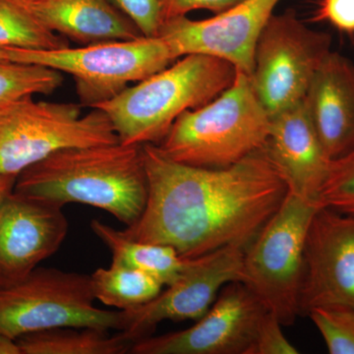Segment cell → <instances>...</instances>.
Segmentation results:
<instances>
[{"label":"cell","mask_w":354,"mask_h":354,"mask_svg":"<svg viewBox=\"0 0 354 354\" xmlns=\"http://www.w3.org/2000/svg\"><path fill=\"white\" fill-rule=\"evenodd\" d=\"M145 209L123 230L135 241L174 247L193 259L225 247L245 250L288 194L264 149L223 169L192 167L143 145Z\"/></svg>","instance_id":"obj_1"},{"label":"cell","mask_w":354,"mask_h":354,"mask_svg":"<svg viewBox=\"0 0 354 354\" xmlns=\"http://www.w3.org/2000/svg\"><path fill=\"white\" fill-rule=\"evenodd\" d=\"M14 192L62 206L88 205L130 227L148 198L143 145L118 142L57 151L20 172Z\"/></svg>","instance_id":"obj_2"},{"label":"cell","mask_w":354,"mask_h":354,"mask_svg":"<svg viewBox=\"0 0 354 354\" xmlns=\"http://www.w3.org/2000/svg\"><path fill=\"white\" fill-rule=\"evenodd\" d=\"M236 74L221 58L184 55L95 109L108 114L120 143L158 145L181 114L215 99Z\"/></svg>","instance_id":"obj_3"},{"label":"cell","mask_w":354,"mask_h":354,"mask_svg":"<svg viewBox=\"0 0 354 354\" xmlns=\"http://www.w3.org/2000/svg\"><path fill=\"white\" fill-rule=\"evenodd\" d=\"M271 125L250 77L237 71L234 83L200 108L181 114L158 144L180 164L223 169L265 146Z\"/></svg>","instance_id":"obj_4"},{"label":"cell","mask_w":354,"mask_h":354,"mask_svg":"<svg viewBox=\"0 0 354 354\" xmlns=\"http://www.w3.org/2000/svg\"><path fill=\"white\" fill-rule=\"evenodd\" d=\"M7 59L37 64L69 74L81 106L97 108L131 83H138L178 59L160 37L109 41L58 50L6 48Z\"/></svg>","instance_id":"obj_5"},{"label":"cell","mask_w":354,"mask_h":354,"mask_svg":"<svg viewBox=\"0 0 354 354\" xmlns=\"http://www.w3.org/2000/svg\"><path fill=\"white\" fill-rule=\"evenodd\" d=\"M120 142L108 114L73 102L26 97L0 109V174L20 172L57 151Z\"/></svg>","instance_id":"obj_6"},{"label":"cell","mask_w":354,"mask_h":354,"mask_svg":"<svg viewBox=\"0 0 354 354\" xmlns=\"http://www.w3.org/2000/svg\"><path fill=\"white\" fill-rule=\"evenodd\" d=\"M91 276L38 267L24 279L0 288V333L22 335L57 328L122 330L123 311L95 306Z\"/></svg>","instance_id":"obj_7"},{"label":"cell","mask_w":354,"mask_h":354,"mask_svg":"<svg viewBox=\"0 0 354 354\" xmlns=\"http://www.w3.org/2000/svg\"><path fill=\"white\" fill-rule=\"evenodd\" d=\"M319 201L288 192L278 211L244 250V285L278 318L291 326L299 316L305 239Z\"/></svg>","instance_id":"obj_8"},{"label":"cell","mask_w":354,"mask_h":354,"mask_svg":"<svg viewBox=\"0 0 354 354\" xmlns=\"http://www.w3.org/2000/svg\"><path fill=\"white\" fill-rule=\"evenodd\" d=\"M330 48V35L311 29L293 11L272 14L258 39L249 75L271 118L304 101Z\"/></svg>","instance_id":"obj_9"},{"label":"cell","mask_w":354,"mask_h":354,"mask_svg":"<svg viewBox=\"0 0 354 354\" xmlns=\"http://www.w3.org/2000/svg\"><path fill=\"white\" fill-rule=\"evenodd\" d=\"M243 249L225 247L190 260L181 276L155 299L124 312L120 332L132 342L151 337L164 321L199 320L215 302L221 288L244 281Z\"/></svg>","instance_id":"obj_10"},{"label":"cell","mask_w":354,"mask_h":354,"mask_svg":"<svg viewBox=\"0 0 354 354\" xmlns=\"http://www.w3.org/2000/svg\"><path fill=\"white\" fill-rule=\"evenodd\" d=\"M299 315L316 308L354 310V216L320 207L304 251Z\"/></svg>","instance_id":"obj_11"},{"label":"cell","mask_w":354,"mask_h":354,"mask_svg":"<svg viewBox=\"0 0 354 354\" xmlns=\"http://www.w3.org/2000/svg\"><path fill=\"white\" fill-rule=\"evenodd\" d=\"M263 302L241 281L221 288L204 316L188 329L135 342L133 354H247L267 313Z\"/></svg>","instance_id":"obj_12"},{"label":"cell","mask_w":354,"mask_h":354,"mask_svg":"<svg viewBox=\"0 0 354 354\" xmlns=\"http://www.w3.org/2000/svg\"><path fill=\"white\" fill-rule=\"evenodd\" d=\"M279 1L243 0L209 19L176 18L162 25L158 37L169 44L176 58L209 55L250 75L258 39Z\"/></svg>","instance_id":"obj_13"},{"label":"cell","mask_w":354,"mask_h":354,"mask_svg":"<svg viewBox=\"0 0 354 354\" xmlns=\"http://www.w3.org/2000/svg\"><path fill=\"white\" fill-rule=\"evenodd\" d=\"M62 205L11 193L0 204V288L29 276L68 234Z\"/></svg>","instance_id":"obj_14"},{"label":"cell","mask_w":354,"mask_h":354,"mask_svg":"<svg viewBox=\"0 0 354 354\" xmlns=\"http://www.w3.org/2000/svg\"><path fill=\"white\" fill-rule=\"evenodd\" d=\"M288 192L319 201V192L330 164L304 101L271 118L263 147Z\"/></svg>","instance_id":"obj_15"},{"label":"cell","mask_w":354,"mask_h":354,"mask_svg":"<svg viewBox=\"0 0 354 354\" xmlns=\"http://www.w3.org/2000/svg\"><path fill=\"white\" fill-rule=\"evenodd\" d=\"M305 109L330 160L354 148V64L330 51L304 100Z\"/></svg>","instance_id":"obj_16"},{"label":"cell","mask_w":354,"mask_h":354,"mask_svg":"<svg viewBox=\"0 0 354 354\" xmlns=\"http://www.w3.org/2000/svg\"><path fill=\"white\" fill-rule=\"evenodd\" d=\"M22 1L48 30L80 46L144 37L109 0Z\"/></svg>","instance_id":"obj_17"},{"label":"cell","mask_w":354,"mask_h":354,"mask_svg":"<svg viewBox=\"0 0 354 354\" xmlns=\"http://www.w3.org/2000/svg\"><path fill=\"white\" fill-rule=\"evenodd\" d=\"M90 225L111 250L114 262L141 270L165 286L174 283L189 264L191 259L181 257L174 247L135 241L123 230H115L101 221L93 220Z\"/></svg>","instance_id":"obj_18"},{"label":"cell","mask_w":354,"mask_h":354,"mask_svg":"<svg viewBox=\"0 0 354 354\" xmlns=\"http://www.w3.org/2000/svg\"><path fill=\"white\" fill-rule=\"evenodd\" d=\"M94 328H57L18 337L22 354H123L133 344L122 333Z\"/></svg>","instance_id":"obj_19"},{"label":"cell","mask_w":354,"mask_h":354,"mask_svg":"<svg viewBox=\"0 0 354 354\" xmlns=\"http://www.w3.org/2000/svg\"><path fill=\"white\" fill-rule=\"evenodd\" d=\"M95 300L121 311H131L152 301L162 292V281L155 277L118 262L99 268L91 274Z\"/></svg>","instance_id":"obj_20"},{"label":"cell","mask_w":354,"mask_h":354,"mask_svg":"<svg viewBox=\"0 0 354 354\" xmlns=\"http://www.w3.org/2000/svg\"><path fill=\"white\" fill-rule=\"evenodd\" d=\"M0 46L58 50L69 41L41 24L22 0H0Z\"/></svg>","instance_id":"obj_21"},{"label":"cell","mask_w":354,"mask_h":354,"mask_svg":"<svg viewBox=\"0 0 354 354\" xmlns=\"http://www.w3.org/2000/svg\"><path fill=\"white\" fill-rule=\"evenodd\" d=\"M64 81V73L50 67L0 60V109L34 95L53 94Z\"/></svg>","instance_id":"obj_22"},{"label":"cell","mask_w":354,"mask_h":354,"mask_svg":"<svg viewBox=\"0 0 354 354\" xmlns=\"http://www.w3.org/2000/svg\"><path fill=\"white\" fill-rule=\"evenodd\" d=\"M318 200L324 207L354 216V148L330 160Z\"/></svg>","instance_id":"obj_23"},{"label":"cell","mask_w":354,"mask_h":354,"mask_svg":"<svg viewBox=\"0 0 354 354\" xmlns=\"http://www.w3.org/2000/svg\"><path fill=\"white\" fill-rule=\"evenodd\" d=\"M308 316L330 354H354V310L316 308Z\"/></svg>","instance_id":"obj_24"},{"label":"cell","mask_w":354,"mask_h":354,"mask_svg":"<svg viewBox=\"0 0 354 354\" xmlns=\"http://www.w3.org/2000/svg\"><path fill=\"white\" fill-rule=\"evenodd\" d=\"M283 325L268 311L256 330L247 354H297L298 349L283 335Z\"/></svg>","instance_id":"obj_25"},{"label":"cell","mask_w":354,"mask_h":354,"mask_svg":"<svg viewBox=\"0 0 354 354\" xmlns=\"http://www.w3.org/2000/svg\"><path fill=\"white\" fill-rule=\"evenodd\" d=\"M127 15L147 38L158 36L162 25L158 0H109Z\"/></svg>","instance_id":"obj_26"},{"label":"cell","mask_w":354,"mask_h":354,"mask_svg":"<svg viewBox=\"0 0 354 354\" xmlns=\"http://www.w3.org/2000/svg\"><path fill=\"white\" fill-rule=\"evenodd\" d=\"M314 22L329 23L337 31L354 35V0H320Z\"/></svg>","instance_id":"obj_27"},{"label":"cell","mask_w":354,"mask_h":354,"mask_svg":"<svg viewBox=\"0 0 354 354\" xmlns=\"http://www.w3.org/2000/svg\"><path fill=\"white\" fill-rule=\"evenodd\" d=\"M243 0H158L162 24L167 21L184 17L196 10L223 12Z\"/></svg>","instance_id":"obj_28"},{"label":"cell","mask_w":354,"mask_h":354,"mask_svg":"<svg viewBox=\"0 0 354 354\" xmlns=\"http://www.w3.org/2000/svg\"><path fill=\"white\" fill-rule=\"evenodd\" d=\"M17 177L13 174H0V204L13 192Z\"/></svg>","instance_id":"obj_29"},{"label":"cell","mask_w":354,"mask_h":354,"mask_svg":"<svg viewBox=\"0 0 354 354\" xmlns=\"http://www.w3.org/2000/svg\"><path fill=\"white\" fill-rule=\"evenodd\" d=\"M0 354H22L17 341L0 333Z\"/></svg>","instance_id":"obj_30"},{"label":"cell","mask_w":354,"mask_h":354,"mask_svg":"<svg viewBox=\"0 0 354 354\" xmlns=\"http://www.w3.org/2000/svg\"><path fill=\"white\" fill-rule=\"evenodd\" d=\"M6 46H0V60H6Z\"/></svg>","instance_id":"obj_31"},{"label":"cell","mask_w":354,"mask_h":354,"mask_svg":"<svg viewBox=\"0 0 354 354\" xmlns=\"http://www.w3.org/2000/svg\"><path fill=\"white\" fill-rule=\"evenodd\" d=\"M24 1H35V0H24Z\"/></svg>","instance_id":"obj_32"}]
</instances>
